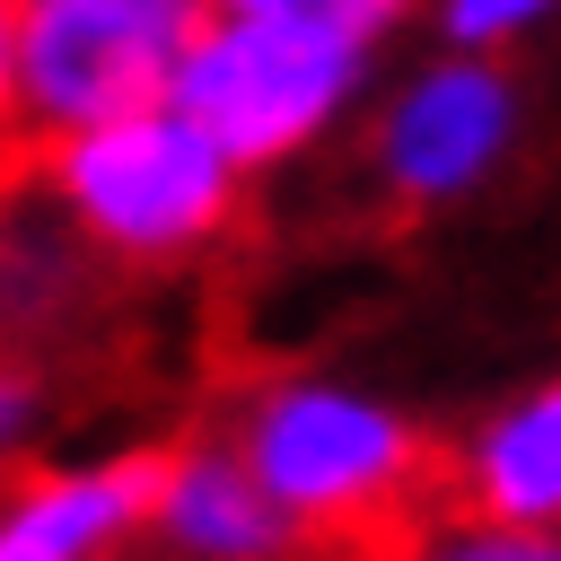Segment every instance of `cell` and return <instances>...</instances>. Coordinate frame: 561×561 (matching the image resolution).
Returning a JSON list of instances; mask_svg holds the SVG:
<instances>
[{"label": "cell", "instance_id": "cell-1", "mask_svg": "<svg viewBox=\"0 0 561 561\" xmlns=\"http://www.w3.org/2000/svg\"><path fill=\"white\" fill-rule=\"evenodd\" d=\"M237 456L316 561H412L465 508V465L333 386H254L237 412Z\"/></svg>", "mask_w": 561, "mask_h": 561}, {"label": "cell", "instance_id": "cell-2", "mask_svg": "<svg viewBox=\"0 0 561 561\" xmlns=\"http://www.w3.org/2000/svg\"><path fill=\"white\" fill-rule=\"evenodd\" d=\"M210 0H9V114L18 149L70 140L175 96Z\"/></svg>", "mask_w": 561, "mask_h": 561}, {"label": "cell", "instance_id": "cell-3", "mask_svg": "<svg viewBox=\"0 0 561 561\" xmlns=\"http://www.w3.org/2000/svg\"><path fill=\"white\" fill-rule=\"evenodd\" d=\"M18 167L44 175L96 245L140 254V263L202 245L228 210V149L193 114H158V105L44 140V149H18Z\"/></svg>", "mask_w": 561, "mask_h": 561}, {"label": "cell", "instance_id": "cell-4", "mask_svg": "<svg viewBox=\"0 0 561 561\" xmlns=\"http://www.w3.org/2000/svg\"><path fill=\"white\" fill-rule=\"evenodd\" d=\"M351 61H359V35L342 26L219 18L175 79V114H193L228 158H280L351 88Z\"/></svg>", "mask_w": 561, "mask_h": 561}, {"label": "cell", "instance_id": "cell-5", "mask_svg": "<svg viewBox=\"0 0 561 561\" xmlns=\"http://www.w3.org/2000/svg\"><path fill=\"white\" fill-rule=\"evenodd\" d=\"M158 473L167 456H123L96 473H44L9 500L0 526V561H114L123 535L149 526L158 508Z\"/></svg>", "mask_w": 561, "mask_h": 561}, {"label": "cell", "instance_id": "cell-6", "mask_svg": "<svg viewBox=\"0 0 561 561\" xmlns=\"http://www.w3.org/2000/svg\"><path fill=\"white\" fill-rule=\"evenodd\" d=\"M500 131H508V88L491 70H465V61L430 70L386 123V175L403 193H456L465 175H482Z\"/></svg>", "mask_w": 561, "mask_h": 561}, {"label": "cell", "instance_id": "cell-7", "mask_svg": "<svg viewBox=\"0 0 561 561\" xmlns=\"http://www.w3.org/2000/svg\"><path fill=\"white\" fill-rule=\"evenodd\" d=\"M465 500L491 526H552L561 517V386L500 412L465 456Z\"/></svg>", "mask_w": 561, "mask_h": 561}, {"label": "cell", "instance_id": "cell-8", "mask_svg": "<svg viewBox=\"0 0 561 561\" xmlns=\"http://www.w3.org/2000/svg\"><path fill=\"white\" fill-rule=\"evenodd\" d=\"M412 561H561V543L535 535V526H482V535L447 526V535H430Z\"/></svg>", "mask_w": 561, "mask_h": 561}, {"label": "cell", "instance_id": "cell-9", "mask_svg": "<svg viewBox=\"0 0 561 561\" xmlns=\"http://www.w3.org/2000/svg\"><path fill=\"white\" fill-rule=\"evenodd\" d=\"M237 18H298V26H342V35H368L377 18H394L403 0H228Z\"/></svg>", "mask_w": 561, "mask_h": 561}, {"label": "cell", "instance_id": "cell-10", "mask_svg": "<svg viewBox=\"0 0 561 561\" xmlns=\"http://www.w3.org/2000/svg\"><path fill=\"white\" fill-rule=\"evenodd\" d=\"M543 0H447V26L465 35V44H491V35H508V26H526Z\"/></svg>", "mask_w": 561, "mask_h": 561}]
</instances>
